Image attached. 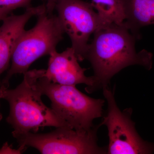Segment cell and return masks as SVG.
I'll return each instance as SVG.
<instances>
[{"label":"cell","mask_w":154,"mask_h":154,"mask_svg":"<svg viewBox=\"0 0 154 154\" xmlns=\"http://www.w3.org/2000/svg\"><path fill=\"white\" fill-rule=\"evenodd\" d=\"M122 1L126 17L125 25L137 39H140L141 28L154 25V0Z\"/></svg>","instance_id":"obj_10"},{"label":"cell","mask_w":154,"mask_h":154,"mask_svg":"<svg viewBox=\"0 0 154 154\" xmlns=\"http://www.w3.org/2000/svg\"><path fill=\"white\" fill-rule=\"evenodd\" d=\"M44 71L42 69L36 86L42 95L51 100L53 110L73 129L91 130L94 119L102 117L105 100L89 97L76 86L52 82L44 76Z\"/></svg>","instance_id":"obj_4"},{"label":"cell","mask_w":154,"mask_h":154,"mask_svg":"<svg viewBox=\"0 0 154 154\" xmlns=\"http://www.w3.org/2000/svg\"><path fill=\"white\" fill-rule=\"evenodd\" d=\"M100 125L88 131L60 127L51 132L12 134L19 146L31 147L43 154H107V146H99L97 133Z\"/></svg>","instance_id":"obj_5"},{"label":"cell","mask_w":154,"mask_h":154,"mask_svg":"<svg viewBox=\"0 0 154 154\" xmlns=\"http://www.w3.org/2000/svg\"><path fill=\"white\" fill-rule=\"evenodd\" d=\"M42 70L26 72L22 83L15 89L0 87V99L6 100L10 106L6 121L14 128L12 134L36 133L47 126L71 128L42 102V94L36 85Z\"/></svg>","instance_id":"obj_2"},{"label":"cell","mask_w":154,"mask_h":154,"mask_svg":"<svg viewBox=\"0 0 154 154\" xmlns=\"http://www.w3.org/2000/svg\"><path fill=\"white\" fill-rule=\"evenodd\" d=\"M45 1L46 8L48 11L53 12L55 10V6L57 3L60 0H44Z\"/></svg>","instance_id":"obj_14"},{"label":"cell","mask_w":154,"mask_h":154,"mask_svg":"<svg viewBox=\"0 0 154 154\" xmlns=\"http://www.w3.org/2000/svg\"><path fill=\"white\" fill-rule=\"evenodd\" d=\"M1 20H3V19L2 18V17L0 16V21H1Z\"/></svg>","instance_id":"obj_16"},{"label":"cell","mask_w":154,"mask_h":154,"mask_svg":"<svg viewBox=\"0 0 154 154\" xmlns=\"http://www.w3.org/2000/svg\"><path fill=\"white\" fill-rule=\"evenodd\" d=\"M102 90L107 103V112L99 125H105L108 130L107 154H152L154 144L144 140L138 134L131 118L132 108L121 111L116 102L114 91L109 86Z\"/></svg>","instance_id":"obj_6"},{"label":"cell","mask_w":154,"mask_h":154,"mask_svg":"<svg viewBox=\"0 0 154 154\" xmlns=\"http://www.w3.org/2000/svg\"><path fill=\"white\" fill-rule=\"evenodd\" d=\"M32 0H0V16L3 19L15 9L30 7Z\"/></svg>","instance_id":"obj_12"},{"label":"cell","mask_w":154,"mask_h":154,"mask_svg":"<svg viewBox=\"0 0 154 154\" xmlns=\"http://www.w3.org/2000/svg\"><path fill=\"white\" fill-rule=\"evenodd\" d=\"M94 34L86 57L94 72V85L85 90L88 94L109 86L112 77L127 67L137 65L152 69V53L145 49L137 52V39L124 24L106 23Z\"/></svg>","instance_id":"obj_1"},{"label":"cell","mask_w":154,"mask_h":154,"mask_svg":"<svg viewBox=\"0 0 154 154\" xmlns=\"http://www.w3.org/2000/svg\"><path fill=\"white\" fill-rule=\"evenodd\" d=\"M27 147H28L25 146H20L19 148L16 150L11 148V146H9L8 143H6L0 149V154H20L25 151Z\"/></svg>","instance_id":"obj_13"},{"label":"cell","mask_w":154,"mask_h":154,"mask_svg":"<svg viewBox=\"0 0 154 154\" xmlns=\"http://www.w3.org/2000/svg\"><path fill=\"white\" fill-rule=\"evenodd\" d=\"M2 113L0 112V121H1V120H2Z\"/></svg>","instance_id":"obj_15"},{"label":"cell","mask_w":154,"mask_h":154,"mask_svg":"<svg viewBox=\"0 0 154 154\" xmlns=\"http://www.w3.org/2000/svg\"><path fill=\"white\" fill-rule=\"evenodd\" d=\"M49 55L48 67L47 70L45 69L44 73L48 79L64 85L76 86L84 84L87 85L85 90L93 86L94 78L85 75L87 69L80 66L72 48H69L61 53H58L56 50Z\"/></svg>","instance_id":"obj_8"},{"label":"cell","mask_w":154,"mask_h":154,"mask_svg":"<svg viewBox=\"0 0 154 154\" xmlns=\"http://www.w3.org/2000/svg\"><path fill=\"white\" fill-rule=\"evenodd\" d=\"M55 9L64 32L70 38L72 47L79 61L86 59L91 34L107 23L94 11L91 3L82 0H60Z\"/></svg>","instance_id":"obj_7"},{"label":"cell","mask_w":154,"mask_h":154,"mask_svg":"<svg viewBox=\"0 0 154 154\" xmlns=\"http://www.w3.org/2000/svg\"><path fill=\"white\" fill-rule=\"evenodd\" d=\"M48 11L46 5L36 16L37 22L30 30H24L16 42L11 57L12 63L1 87L8 88L14 75L25 74L30 66L43 56L56 50L63 39L64 31L57 15Z\"/></svg>","instance_id":"obj_3"},{"label":"cell","mask_w":154,"mask_h":154,"mask_svg":"<svg viewBox=\"0 0 154 154\" xmlns=\"http://www.w3.org/2000/svg\"><path fill=\"white\" fill-rule=\"evenodd\" d=\"M91 4L106 23L124 24L126 17L122 0H91Z\"/></svg>","instance_id":"obj_11"},{"label":"cell","mask_w":154,"mask_h":154,"mask_svg":"<svg viewBox=\"0 0 154 154\" xmlns=\"http://www.w3.org/2000/svg\"><path fill=\"white\" fill-rule=\"evenodd\" d=\"M45 4L36 7L26 8L24 14L5 17L0 27V76L8 68L16 42L25 30L26 23L33 16L44 10ZM2 82L0 80V87Z\"/></svg>","instance_id":"obj_9"}]
</instances>
